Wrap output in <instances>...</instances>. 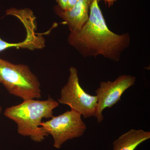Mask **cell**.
I'll use <instances>...</instances> for the list:
<instances>
[{"instance_id":"obj_12","label":"cell","mask_w":150,"mask_h":150,"mask_svg":"<svg viewBox=\"0 0 150 150\" xmlns=\"http://www.w3.org/2000/svg\"><path fill=\"white\" fill-rule=\"evenodd\" d=\"M2 111V108L0 106V114H1V112Z\"/></svg>"},{"instance_id":"obj_9","label":"cell","mask_w":150,"mask_h":150,"mask_svg":"<svg viewBox=\"0 0 150 150\" xmlns=\"http://www.w3.org/2000/svg\"><path fill=\"white\" fill-rule=\"evenodd\" d=\"M58 6L63 10L67 9L68 0H56Z\"/></svg>"},{"instance_id":"obj_10","label":"cell","mask_w":150,"mask_h":150,"mask_svg":"<svg viewBox=\"0 0 150 150\" xmlns=\"http://www.w3.org/2000/svg\"><path fill=\"white\" fill-rule=\"evenodd\" d=\"M77 1L78 0H68L67 9L64 11H69L71 10L73 8L74 6L75 5Z\"/></svg>"},{"instance_id":"obj_8","label":"cell","mask_w":150,"mask_h":150,"mask_svg":"<svg viewBox=\"0 0 150 150\" xmlns=\"http://www.w3.org/2000/svg\"><path fill=\"white\" fill-rule=\"evenodd\" d=\"M150 139V131L131 129L113 142L112 150H135L140 144Z\"/></svg>"},{"instance_id":"obj_6","label":"cell","mask_w":150,"mask_h":150,"mask_svg":"<svg viewBox=\"0 0 150 150\" xmlns=\"http://www.w3.org/2000/svg\"><path fill=\"white\" fill-rule=\"evenodd\" d=\"M136 78L129 75H121L113 81H108L100 83L99 87L95 91L97 97V105L94 117L98 122L103 120V112L106 108H110L118 103L126 90L135 84Z\"/></svg>"},{"instance_id":"obj_7","label":"cell","mask_w":150,"mask_h":150,"mask_svg":"<svg viewBox=\"0 0 150 150\" xmlns=\"http://www.w3.org/2000/svg\"><path fill=\"white\" fill-rule=\"evenodd\" d=\"M93 0H78L71 10H63L58 6L54 11L58 16L64 20L70 31L80 29L88 19L90 8Z\"/></svg>"},{"instance_id":"obj_11","label":"cell","mask_w":150,"mask_h":150,"mask_svg":"<svg viewBox=\"0 0 150 150\" xmlns=\"http://www.w3.org/2000/svg\"><path fill=\"white\" fill-rule=\"evenodd\" d=\"M100 1H104L105 3H107L108 7H110L113 5L114 3L117 0H98V2Z\"/></svg>"},{"instance_id":"obj_1","label":"cell","mask_w":150,"mask_h":150,"mask_svg":"<svg viewBox=\"0 0 150 150\" xmlns=\"http://www.w3.org/2000/svg\"><path fill=\"white\" fill-rule=\"evenodd\" d=\"M68 43L84 58L102 56L115 62L130 46L128 33L118 34L108 27L98 0H93L88 19L80 29L71 31Z\"/></svg>"},{"instance_id":"obj_2","label":"cell","mask_w":150,"mask_h":150,"mask_svg":"<svg viewBox=\"0 0 150 150\" xmlns=\"http://www.w3.org/2000/svg\"><path fill=\"white\" fill-rule=\"evenodd\" d=\"M59 105L50 96L46 100L30 99L7 108L4 115L16 123L19 134L38 143L48 136L40 127L42 119L52 118L53 110Z\"/></svg>"},{"instance_id":"obj_3","label":"cell","mask_w":150,"mask_h":150,"mask_svg":"<svg viewBox=\"0 0 150 150\" xmlns=\"http://www.w3.org/2000/svg\"><path fill=\"white\" fill-rule=\"evenodd\" d=\"M0 83L9 93L23 100L41 98L37 77L25 64H16L0 57Z\"/></svg>"},{"instance_id":"obj_4","label":"cell","mask_w":150,"mask_h":150,"mask_svg":"<svg viewBox=\"0 0 150 150\" xmlns=\"http://www.w3.org/2000/svg\"><path fill=\"white\" fill-rule=\"evenodd\" d=\"M81 116L80 113L71 109L42 122L40 126L45 133L53 137L54 147L59 149L68 140L79 138L84 134L86 126Z\"/></svg>"},{"instance_id":"obj_5","label":"cell","mask_w":150,"mask_h":150,"mask_svg":"<svg viewBox=\"0 0 150 150\" xmlns=\"http://www.w3.org/2000/svg\"><path fill=\"white\" fill-rule=\"evenodd\" d=\"M59 103L67 105L85 118L94 115L97 105L96 96L87 93L79 83L77 69L71 67L67 83L62 88Z\"/></svg>"}]
</instances>
